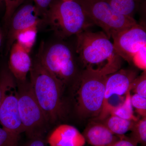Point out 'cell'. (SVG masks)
Instances as JSON below:
<instances>
[{
  "instance_id": "8",
  "label": "cell",
  "mask_w": 146,
  "mask_h": 146,
  "mask_svg": "<svg viewBox=\"0 0 146 146\" xmlns=\"http://www.w3.org/2000/svg\"><path fill=\"white\" fill-rule=\"evenodd\" d=\"M18 109L24 132L31 139L43 137L50 123L35 98L29 83H18Z\"/></svg>"
},
{
  "instance_id": "4",
  "label": "cell",
  "mask_w": 146,
  "mask_h": 146,
  "mask_svg": "<svg viewBox=\"0 0 146 146\" xmlns=\"http://www.w3.org/2000/svg\"><path fill=\"white\" fill-rule=\"evenodd\" d=\"M107 76L82 70L74 83L76 108L82 117L99 116L102 109Z\"/></svg>"
},
{
  "instance_id": "25",
  "label": "cell",
  "mask_w": 146,
  "mask_h": 146,
  "mask_svg": "<svg viewBox=\"0 0 146 146\" xmlns=\"http://www.w3.org/2000/svg\"><path fill=\"white\" fill-rule=\"evenodd\" d=\"M138 143L131 138H127L124 135L120 138L110 146H137Z\"/></svg>"
},
{
  "instance_id": "2",
  "label": "cell",
  "mask_w": 146,
  "mask_h": 146,
  "mask_svg": "<svg viewBox=\"0 0 146 146\" xmlns=\"http://www.w3.org/2000/svg\"><path fill=\"white\" fill-rule=\"evenodd\" d=\"M30 82L36 101L50 123L62 117L64 85L42 65L37 58L32 63Z\"/></svg>"
},
{
  "instance_id": "1",
  "label": "cell",
  "mask_w": 146,
  "mask_h": 146,
  "mask_svg": "<svg viewBox=\"0 0 146 146\" xmlns=\"http://www.w3.org/2000/svg\"><path fill=\"white\" fill-rule=\"evenodd\" d=\"M76 36L75 52L82 70L108 75L120 69L123 59L103 31L87 29Z\"/></svg>"
},
{
  "instance_id": "20",
  "label": "cell",
  "mask_w": 146,
  "mask_h": 146,
  "mask_svg": "<svg viewBox=\"0 0 146 146\" xmlns=\"http://www.w3.org/2000/svg\"><path fill=\"white\" fill-rule=\"evenodd\" d=\"M135 94L146 98V70L140 76H138L131 85V90Z\"/></svg>"
},
{
  "instance_id": "9",
  "label": "cell",
  "mask_w": 146,
  "mask_h": 146,
  "mask_svg": "<svg viewBox=\"0 0 146 146\" xmlns=\"http://www.w3.org/2000/svg\"><path fill=\"white\" fill-rule=\"evenodd\" d=\"M114 48L119 56L129 63L139 53L146 50V29L137 23L112 38Z\"/></svg>"
},
{
  "instance_id": "16",
  "label": "cell",
  "mask_w": 146,
  "mask_h": 146,
  "mask_svg": "<svg viewBox=\"0 0 146 146\" xmlns=\"http://www.w3.org/2000/svg\"><path fill=\"white\" fill-rule=\"evenodd\" d=\"M104 124L112 133L118 136H123L131 130L134 122L123 119L115 115H108L104 119Z\"/></svg>"
},
{
  "instance_id": "10",
  "label": "cell",
  "mask_w": 146,
  "mask_h": 146,
  "mask_svg": "<svg viewBox=\"0 0 146 146\" xmlns=\"http://www.w3.org/2000/svg\"><path fill=\"white\" fill-rule=\"evenodd\" d=\"M35 5L28 4L23 6L11 18L10 26L7 36V52H9L11 47L15 42V38L20 31L29 27L39 25L42 20Z\"/></svg>"
},
{
  "instance_id": "28",
  "label": "cell",
  "mask_w": 146,
  "mask_h": 146,
  "mask_svg": "<svg viewBox=\"0 0 146 146\" xmlns=\"http://www.w3.org/2000/svg\"><path fill=\"white\" fill-rule=\"evenodd\" d=\"M4 4V0H0V5Z\"/></svg>"
},
{
  "instance_id": "24",
  "label": "cell",
  "mask_w": 146,
  "mask_h": 146,
  "mask_svg": "<svg viewBox=\"0 0 146 146\" xmlns=\"http://www.w3.org/2000/svg\"><path fill=\"white\" fill-rule=\"evenodd\" d=\"M34 5L38 10V12L43 17L48 10L52 0H33Z\"/></svg>"
},
{
  "instance_id": "29",
  "label": "cell",
  "mask_w": 146,
  "mask_h": 146,
  "mask_svg": "<svg viewBox=\"0 0 146 146\" xmlns=\"http://www.w3.org/2000/svg\"><path fill=\"white\" fill-rule=\"evenodd\" d=\"M63 1H74V0H62Z\"/></svg>"
},
{
  "instance_id": "5",
  "label": "cell",
  "mask_w": 146,
  "mask_h": 146,
  "mask_svg": "<svg viewBox=\"0 0 146 146\" xmlns=\"http://www.w3.org/2000/svg\"><path fill=\"white\" fill-rule=\"evenodd\" d=\"M37 58L64 86L74 83L82 70H79L75 51L63 42L54 43L46 48L42 47Z\"/></svg>"
},
{
  "instance_id": "27",
  "label": "cell",
  "mask_w": 146,
  "mask_h": 146,
  "mask_svg": "<svg viewBox=\"0 0 146 146\" xmlns=\"http://www.w3.org/2000/svg\"><path fill=\"white\" fill-rule=\"evenodd\" d=\"M2 40V32L0 30V46H1V44Z\"/></svg>"
},
{
  "instance_id": "14",
  "label": "cell",
  "mask_w": 146,
  "mask_h": 146,
  "mask_svg": "<svg viewBox=\"0 0 146 146\" xmlns=\"http://www.w3.org/2000/svg\"><path fill=\"white\" fill-rule=\"evenodd\" d=\"M86 142L93 146H110L120 136L112 133L102 123L92 122L84 130Z\"/></svg>"
},
{
  "instance_id": "21",
  "label": "cell",
  "mask_w": 146,
  "mask_h": 146,
  "mask_svg": "<svg viewBox=\"0 0 146 146\" xmlns=\"http://www.w3.org/2000/svg\"><path fill=\"white\" fill-rule=\"evenodd\" d=\"M132 107L136 110L137 113L143 117H146V98L134 94L131 96Z\"/></svg>"
},
{
  "instance_id": "19",
  "label": "cell",
  "mask_w": 146,
  "mask_h": 146,
  "mask_svg": "<svg viewBox=\"0 0 146 146\" xmlns=\"http://www.w3.org/2000/svg\"><path fill=\"white\" fill-rule=\"evenodd\" d=\"M131 138L138 143L146 145V117L134 122L132 129Z\"/></svg>"
},
{
  "instance_id": "7",
  "label": "cell",
  "mask_w": 146,
  "mask_h": 146,
  "mask_svg": "<svg viewBox=\"0 0 146 146\" xmlns=\"http://www.w3.org/2000/svg\"><path fill=\"white\" fill-rule=\"evenodd\" d=\"M94 25L101 28L109 39L137 23L134 18L115 10L106 0H76Z\"/></svg>"
},
{
  "instance_id": "22",
  "label": "cell",
  "mask_w": 146,
  "mask_h": 146,
  "mask_svg": "<svg viewBox=\"0 0 146 146\" xmlns=\"http://www.w3.org/2000/svg\"><path fill=\"white\" fill-rule=\"evenodd\" d=\"M23 0H4L5 11L4 15V21L5 23L9 24L11 17Z\"/></svg>"
},
{
  "instance_id": "13",
  "label": "cell",
  "mask_w": 146,
  "mask_h": 146,
  "mask_svg": "<svg viewBox=\"0 0 146 146\" xmlns=\"http://www.w3.org/2000/svg\"><path fill=\"white\" fill-rule=\"evenodd\" d=\"M48 142L50 146H84L86 142L83 134L76 128L62 124L50 134Z\"/></svg>"
},
{
  "instance_id": "11",
  "label": "cell",
  "mask_w": 146,
  "mask_h": 146,
  "mask_svg": "<svg viewBox=\"0 0 146 146\" xmlns=\"http://www.w3.org/2000/svg\"><path fill=\"white\" fill-rule=\"evenodd\" d=\"M137 76V72L131 69H119L108 75L102 110L111 97L122 96L125 95L128 91H131L132 83Z\"/></svg>"
},
{
  "instance_id": "6",
  "label": "cell",
  "mask_w": 146,
  "mask_h": 146,
  "mask_svg": "<svg viewBox=\"0 0 146 146\" xmlns=\"http://www.w3.org/2000/svg\"><path fill=\"white\" fill-rule=\"evenodd\" d=\"M16 82L9 69H3L1 71L0 123L3 128L18 142L20 134L24 131L18 109Z\"/></svg>"
},
{
  "instance_id": "18",
  "label": "cell",
  "mask_w": 146,
  "mask_h": 146,
  "mask_svg": "<svg viewBox=\"0 0 146 146\" xmlns=\"http://www.w3.org/2000/svg\"><path fill=\"white\" fill-rule=\"evenodd\" d=\"M39 25L29 27L18 33L15 38V42L30 53L36 42Z\"/></svg>"
},
{
  "instance_id": "17",
  "label": "cell",
  "mask_w": 146,
  "mask_h": 146,
  "mask_svg": "<svg viewBox=\"0 0 146 146\" xmlns=\"http://www.w3.org/2000/svg\"><path fill=\"white\" fill-rule=\"evenodd\" d=\"M115 10L127 17L134 18L144 0H106Z\"/></svg>"
},
{
  "instance_id": "3",
  "label": "cell",
  "mask_w": 146,
  "mask_h": 146,
  "mask_svg": "<svg viewBox=\"0 0 146 146\" xmlns=\"http://www.w3.org/2000/svg\"><path fill=\"white\" fill-rule=\"evenodd\" d=\"M44 17L50 29L61 39L76 35L94 25L76 0H52Z\"/></svg>"
},
{
  "instance_id": "12",
  "label": "cell",
  "mask_w": 146,
  "mask_h": 146,
  "mask_svg": "<svg viewBox=\"0 0 146 146\" xmlns=\"http://www.w3.org/2000/svg\"><path fill=\"white\" fill-rule=\"evenodd\" d=\"M9 52V70L16 82H26L27 76L30 72L33 63L30 53L16 42L13 43Z\"/></svg>"
},
{
  "instance_id": "23",
  "label": "cell",
  "mask_w": 146,
  "mask_h": 146,
  "mask_svg": "<svg viewBox=\"0 0 146 146\" xmlns=\"http://www.w3.org/2000/svg\"><path fill=\"white\" fill-rule=\"evenodd\" d=\"M17 143L8 132L0 127V146H16Z\"/></svg>"
},
{
  "instance_id": "30",
  "label": "cell",
  "mask_w": 146,
  "mask_h": 146,
  "mask_svg": "<svg viewBox=\"0 0 146 146\" xmlns=\"http://www.w3.org/2000/svg\"><path fill=\"white\" fill-rule=\"evenodd\" d=\"M1 88H0V104H1Z\"/></svg>"
},
{
  "instance_id": "15",
  "label": "cell",
  "mask_w": 146,
  "mask_h": 146,
  "mask_svg": "<svg viewBox=\"0 0 146 146\" xmlns=\"http://www.w3.org/2000/svg\"><path fill=\"white\" fill-rule=\"evenodd\" d=\"M130 90L125 94V98L122 103L109 108L108 116L110 115H115L129 121H136L139 119L134 114L133 108L131 103V94Z\"/></svg>"
},
{
  "instance_id": "26",
  "label": "cell",
  "mask_w": 146,
  "mask_h": 146,
  "mask_svg": "<svg viewBox=\"0 0 146 146\" xmlns=\"http://www.w3.org/2000/svg\"><path fill=\"white\" fill-rule=\"evenodd\" d=\"M31 139V141L27 146H46V143L43 137H36Z\"/></svg>"
}]
</instances>
